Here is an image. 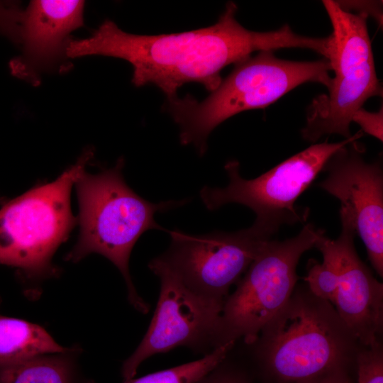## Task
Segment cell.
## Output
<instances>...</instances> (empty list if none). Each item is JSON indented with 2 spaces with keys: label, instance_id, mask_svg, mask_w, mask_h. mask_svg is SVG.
<instances>
[{
  "label": "cell",
  "instance_id": "obj_15",
  "mask_svg": "<svg viewBox=\"0 0 383 383\" xmlns=\"http://www.w3.org/2000/svg\"><path fill=\"white\" fill-rule=\"evenodd\" d=\"M74 351L41 355L0 366V383H94L79 373L72 355Z\"/></svg>",
  "mask_w": 383,
  "mask_h": 383
},
{
  "label": "cell",
  "instance_id": "obj_16",
  "mask_svg": "<svg viewBox=\"0 0 383 383\" xmlns=\"http://www.w3.org/2000/svg\"><path fill=\"white\" fill-rule=\"evenodd\" d=\"M235 343L228 342L199 360L132 378L123 383H196L228 356Z\"/></svg>",
  "mask_w": 383,
  "mask_h": 383
},
{
  "label": "cell",
  "instance_id": "obj_4",
  "mask_svg": "<svg viewBox=\"0 0 383 383\" xmlns=\"http://www.w3.org/2000/svg\"><path fill=\"white\" fill-rule=\"evenodd\" d=\"M257 340L267 368L287 383L340 370L357 342L334 306L312 294L307 286L294 289Z\"/></svg>",
  "mask_w": 383,
  "mask_h": 383
},
{
  "label": "cell",
  "instance_id": "obj_13",
  "mask_svg": "<svg viewBox=\"0 0 383 383\" xmlns=\"http://www.w3.org/2000/svg\"><path fill=\"white\" fill-rule=\"evenodd\" d=\"M84 7L83 1H31L23 10L22 54L11 61L12 74L33 83L40 72L61 66L70 33L83 26Z\"/></svg>",
  "mask_w": 383,
  "mask_h": 383
},
{
  "label": "cell",
  "instance_id": "obj_5",
  "mask_svg": "<svg viewBox=\"0 0 383 383\" xmlns=\"http://www.w3.org/2000/svg\"><path fill=\"white\" fill-rule=\"evenodd\" d=\"M94 156L87 149L55 181L38 185L0 209V264L17 267L29 279L53 275L57 248L77 219L71 209V190Z\"/></svg>",
  "mask_w": 383,
  "mask_h": 383
},
{
  "label": "cell",
  "instance_id": "obj_7",
  "mask_svg": "<svg viewBox=\"0 0 383 383\" xmlns=\"http://www.w3.org/2000/svg\"><path fill=\"white\" fill-rule=\"evenodd\" d=\"M362 135L360 131L341 142L313 145L252 179L241 177L238 161H229L225 165L228 184L204 187L199 193L202 203L209 211L228 204L245 206L256 215L254 224L272 236L282 225L306 221L309 209L296 206L297 199L336 151Z\"/></svg>",
  "mask_w": 383,
  "mask_h": 383
},
{
  "label": "cell",
  "instance_id": "obj_21",
  "mask_svg": "<svg viewBox=\"0 0 383 383\" xmlns=\"http://www.w3.org/2000/svg\"><path fill=\"white\" fill-rule=\"evenodd\" d=\"M338 6L345 11L352 9L357 14L372 16L377 23L382 24V1H335Z\"/></svg>",
  "mask_w": 383,
  "mask_h": 383
},
{
  "label": "cell",
  "instance_id": "obj_1",
  "mask_svg": "<svg viewBox=\"0 0 383 383\" xmlns=\"http://www.w3.org/2000/svg\"><path fill=\"white\" fill-rule=\"evenodd\" d=\"M237 10L235 3L228 2L218 21L209 27L157 35L128 33L106 20L90 37L70 38L66 55L70 58L99 55L125 60L133 66L135 86L153 84L170 99L189 82L213 91L222 81L220 73L225 67L255 51H313L317 48L316 38L295 33L288 25L267 32L248 30L236 20Z\"/></svg>",
  "mask_w": 383,
  "mask_h": 383
},
{
  "label": "cell",
  "instance_id": "obj_17",
  "mask_svg": "<svg viewBox=\"0 0 383 383\" xmlns=\"http://www.w3.org/2000/svg\"><path fill=\"white\" fill-rule=\"evenodd\" d=\"M359 351L357 383H383V356L380 343Z\"/></svg>",
  "mask_w": 383,
  "mask_h": 383
},
{
  "label": "cell",
  "instance_id": "obj_2",
  "mask_svg": "<svg viewBox=\"0 0 383 383\" xmlns=\"http://www.w3.org/2000/svg\"><path fill=\"white\" fill-rule=\"evenodd\" d=\"M327 59L297 62L262 50L235 64L232 72L202 101L188 94L167 99L166 110L180 129L182 145L192 144L202 155L211 132L242 111L266 107L297 86L317 82L329 87Z\"/></svg>",
  "mask_w": 383,
  "mask_h": 383
},
{
  "label": "cell",
  "instance_id": "obj_8",
  "mask_svg": "<svg viewBox=\"0 0 383 383\" xmlns=\"http://www.w3.org/2000/svg\"><path fill=\"white\" fill-rule=\"evenodd\" d=\"M324 232L308 223L293 238L266 242L224 302L219 346L238 339L248 345L255 343L292 296L299 279L296 270L301 256L315 246Z\"/></svg>",
  "mask_w": 383,
  "mask_h": 383
},
{
  "label": "cell",
  "instance_id": "obj_10",
  "mask_svg": "<svg viewBox=\"0 0 383 383\" xmlns=\"http://www.w3.org/2000/svg\"><path fill=\"white\" fill-rule=\"evenodd\" d=\"M148 267L160 279V295L145 336L123 363L124 381L133 378L140 365L156 354L183 346L206 355L219 348L218 331L223 305L195 294L153 260Z\"/></svg>",
  "mask_w": 383,
  "mask_h": 383
},
{
  "label": "cell",
  "instance_id": "obj_3",
  "mask_svg": "<svg viewBox=\"0 0 383 383\" xmlns=\"http://www.w3.org/2000/svg\"><path fill=\"white\" fill-rule=\"evenodd\" d=\"M124 163L120 157L114 167L95 174L84 171L77 179L80 230L66 259L76 262L91 253L106 257L122 274L131 304L146 313L149 306L138 295L129 272L131 250L143 233L162 229L155 221L157 212L182 206L185 200L154 204L144 199L126 183Z\"/></svg>",
  "mask_w": 383,
  "mask_h": 383
},
{
  "label": "cell",
  "instance_id": "obj_23",
  "mask_svg": "<svg viewBox=\"0 0 383 383\" xmlns=\"http://www.w3.org/2000/svg\"><path fill=\"white\" fill-rule=\"evenodd\" d=\"M4 200L3 198L0 197V203Z\"/></svg>",
  "mask_w": 383,
  "mask_h": 383
},
{
  "label": "cell",
  "instance_id": "obj_14",
  "mask_svg": "<svg viewBox=\"0 0 383 383\" xmlns=\"http://www.w3.org/2000/svg\"><path fill=\"white\" fill-rule=\"evenodd\" d=\"M72 350L59 345L37 324L0 315V366L38 355Z\"/></svg>",
  "mask_w": 383,
  "mask_h": 383
},
{
  "label": "cell",
  "instance_id": "obj_22",
  "mask_svg": "<svg viewBox=\"0 0 383 383\" xmlns=\"http://www.w3.org/2000/svg\"><path fill=\"white\" fill-rule=\"evenodd\" d=\"M299 383H351V382L340 370L320 377Z\"/></svg>",
  "mask_w": 383,
  "mask_h": 383
},
{
  "label": "cell",
  "instance_id": "obj_19",
  "mask_svg": "<svg viewBox=\"0 0 383 383\" xmlns=\"http://www.w3.org/2000/svg\"><path fill=\"white\" fill-rule=\"evenodd\" d=\"M352 121L357 123L363 132L382 141V107L377 112L367 111L362 107L354 113Z\"/></svg>",
  "mask_w": 383,
  "mask_h": 383
},
{
  "label": "cell",
  "instance_id": "obj_9",
  "mask_svg": "<svg viewBox=\"0 0 383 383\" xmlns=\"http://www.w3.org/2000/svg\"><path fill=\"white\" fill-rule=\"evenodd\" d=\"M167 250L153 258L188 289L224 304L229 290L243 276L271 236L255 224L235 232L190 235L168 231Z\"/></svg>",
  "mask_w": 383,
  "mask_h": 383
},
{
  "label": "cell",
  "instance_id": "obj_6",
  "mask_svg": "<svg viewBox=\"0 0 383 383\" xmlns=\"http://www.w3.org/2000/svg\"><path fill=\"white\" fill-rule=\"evenodd\" d=\"M333 26L329 61L335 76L328 93L318 95L307 109L304 139L316 142L325 135L353 137L354 113L372 96H382L365 16L340 9L335 1H322Z\"/></svg>",
  "mask_w": 383,
  "mask_h": 383
},
{
  "label": "cell",
  "instance_id": "obj_20",
  "mask_svg": "<svg viewBox=\"0 0 383 383\" xmlns=\"http://www.w3.org/2000/svg\"><path fill=\"white\" fill-rule=\"evenodd\" d=\"M226 358L196 383H249L241 374L226 365Z\"/></svg>",
  "mask_w": 383,
  "mask_h": 383
},
{
  "label": "cell",
  "instance_id": "obj_12",
  "mask_svg": "<svg viewBox=\"0 0 383 383\" xmlns=\"http://www.w3.org/2000/svg\"><path fill=\"white\" fill-rule=\"evenodd\" d=\"M341 232L336 240L325 232L315 248L335 272L332 305L350 333L364 347L379 342L383 328V284L360 260L354 246L355 231L340 215Z\"/></svg>",
  "mask_w": 383,
  "mask_h": 383
},
{
  "label": "cell",
  "instance_id": "obj_18",
  "mask_svg": "<svg viewBox=\"0 0 383 383\" xmlns=\"http://www.w3.org/2000/svg\"><path fill=\"white\" fill-rule=\"evenodd\" d=\"M23 14L18 3L0 1V33L15 44L21 43Z\"/></svg>",
  "mask_w": 383,
  "mask_h": 383
},
{
  "label": "cell",
  "instance_id": "obj_11",
  "mask_svg": "<svg viewBox=\"0 0 383 383\" xmlns=\"http://www.w3.org/2000/svg\"><path fill=\"white\" fill-rule=\"evenodd\" d=\"M365 152L357 140L340 148L324 165L327 176L318 186L340 201V214L351 223L382 277L383 172L380 160L365 162Z\"/></svg>",
  "mask_w": 383,
  "mask_h": 383
}]
</instances>
